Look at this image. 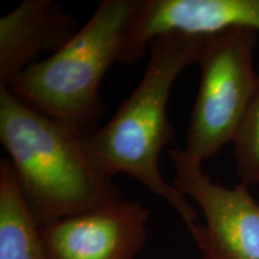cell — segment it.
Here are the masks:
<instances>
[{
  "mask_svg": "<svg viewBox=\"0 0 259 259\" xmlns=\"http://www.w3.org/2000/svg\"><path fill=\"white\" fill-rule=\"evenodd\" d=\"M206 36L169 32L149 44V63L141 82L101 127L84 135L87 157L97 173L113 179L126 173L163 198L179 213L189 231L197 225V213L186 196L162 177L160 153L174 136L167 118L170 89L178 76L198 63Z\"/></svg>",
  "mask_w": 259,
  "mask_h": 259,
  "instance_id": "6da1fadb",
  "label": "cell"
},
{
  "mask_svg": "<svg viewBox=\"0 0 259 259\" xmlns=\"http://www.w3.org/2000/svg\"><path fill=\"white\" fill-rule=\"evenodd\" d=\"M83 136L31 108L10 90L0 92V142L40 228L125 199L113 179L94 169Z\"/></svg>",
  "mask_w": 259,
  "mask_h": 259,
  "instance_id": "7a4b0ae2",
  "label": "cell"
},
{
  "mask_svg": "<svg viewBox=\"0 0 259 259\" xmlns=\"http://www.w3.org/2000/svg\"><path fill=\"white\" fill-rule=\"evenodd\" d=\"M141 0H103L59 51L24 71L10 92L31 108L82 135L106 113L99 96L103 77L120 63Z\"/></svg>",
  "mask_w": 259,
  "mask_h": 259,
  "instance_id": "3957f363",
  "label": "cell"
},
{
  "mask_svg": "<svg viewBox=\"0 0 259 259\" xmlns=\"http://www.w3.org/2000/svg\"><path fill=\"white\" fill-rule=\"evenodd\" d=\"M258 31L234 28L206 36L198 64V95L184 153L203 164L233 138L241 124L258 76L253 52Z\"/></svg>",
  "mask_w": 259,
  "mask_h": 259,
  "instance_id": "277c9868",
  "label": "cell"
},
{
  "mask_svg": "<svg viewBox=\"0 0 259 259\" xmlns=\"http://www.w3.org/2000/svg\"><path fill=\"white\" fill-rule=\"evenodd\" d=\"M174 187L199 204L205 225L190 229L198 245L200 259H259V204L248 186L226 187L213 183L202 163L181 149H173Z\"/></svg>",
  "mask_w": 259,
  "mask_h": 259,
  "instance_id": "5b68a950",
  "label": "cell"
},
{
  "mask_svg": "<svg viewBox=\"0 0 259 259\" xmlns=\"http://www.w3.org/2000/svg\"><path fill=\"white\" fill-rule=\"evenodd\" d=\"M149 210L120 200L40 228L46 259H135L148 235Z\"/></svg>",
  "mask_w": 259,
  "mask_h": 259,
  "instance_id": "8992f818",
  "label": "cell"
},
{
  "mask_svg": "<svg viewBox=\"0 0 259 259\" xmlns=\"http://www.w3.org/2000/svg\"><path fill=\"white\" fill-rule=\"evenodd\" d=\"M234 28L259 32V0H141L120 63L142 59L153 38L169 32L210 36Z\"/></svg>",
  "mask_w": 259,
  "mask_h": 259,
  "instance_id": "52a82bcc",
  "label": "cell"
},
{
  "mask_svg": "<svg viewBox=\"0 0 259 259\" xmlns=\"http://www.w3.org/2000/svg\"><path fill=\"white\" fill-rule=\"evenodd\" d=\"M76 19L53 0H23L0 18V92L9 90L44 53H56L72 38Z\"/></svg>",
  "mask_w": 259,
  "mask_h": 259,
  "instance_id": "ba28073f",
  "label": "cell"
},
{
  "mask_svg": "<svg viewBox=\"0 0 259 259\" xmlns=\"http://www.w3.org/2000/svg\"><path fill=\"white\" fill-rule=\"evenodd\" d=\"M0 259H46L40 227L9 158L0 161Z\"/></svg>",
  "mask_w": 259,
  "mask_h": 259,
  "instance_id": "9c48e42d",
  "label": "cell"
},
{
  "mask_svg": "<svg viewBox=\"0 0 259 259\" xmlns=\"http://www.w3.org/2000/svg\"><path fill=\"white\" fill-rule=\"evenodd\" d=\"M233 145L240 183L247 186L259 184V76Z\"/></svg>",
  "mask_w": 259,
  "mask_h": 259,
  "instance_id": "30bf717a",
  "label": "cell"
}]
</instances>
